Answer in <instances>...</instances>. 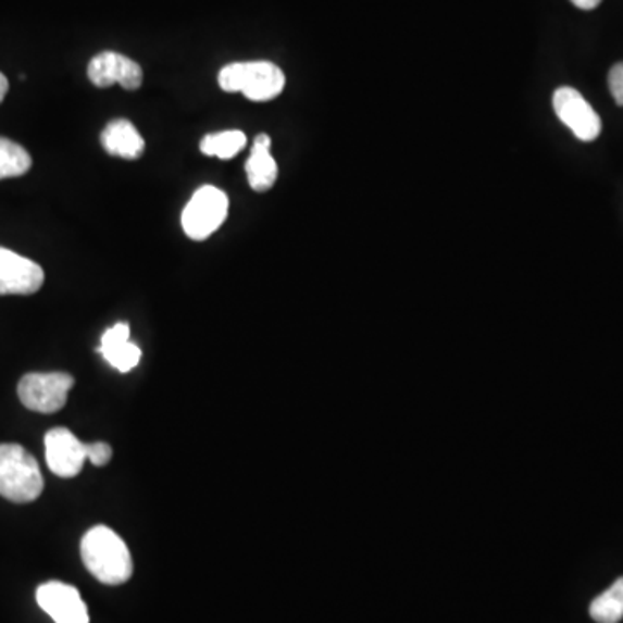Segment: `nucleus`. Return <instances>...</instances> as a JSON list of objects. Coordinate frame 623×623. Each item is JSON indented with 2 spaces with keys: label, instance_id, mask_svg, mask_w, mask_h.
I'll list each match as a JSON object with an SVG mask.
<instances>
[{
  "label": "nucleus",
  "instance_id": "9",
  "mask_svg": "<svg viewBox=\"0 0 623 623\" xmlns=\"http://www.w3.org/2000/svg\"><path fill=\"white\" fill-rule=\"evenodd\" d=\"M90 82L96 87H111L113 84H120L124 89L137 90L142 85V68L139 63L130 60L127 55L119 52H101L94 55L87 68Z\"/></svg>",
  "mask_w": 623,
  "mask_h": 623
},
{
  "label": "nucleus",
  "instance_id": "11",
  "mask_svg": "<svg viewBox=\"0 0 623 623\" xmlns=\"http://www.w3.org/2000/svg\"><path fill=\"white\" fill-rule=\"evenodd\" d=\"M99 352L120 373H128L140 361V348L132 344L130 327L125 323L115 324L102 335Z\"/></svg>",
  "mask_w": 623,
  "mask_h": 623
},
{
  "label": "nucleus",
  "instance_id": "16",
  "mask_svg": "<svg viewBox=\"0 0 623 623\" xmlns=\"http://www.w3.org/2000/svg\"><path fill=\"white\" fill-rule=\"evenodd\" d=\"M30 166V154L23 146L0 137V180L25 175Z\"/></svg>",
  "mask_w": 623,
  "mask_h": 623
},
{
  "label": "nucleus",
  "instance_id": "6",
  "mask_svg": "<svg viewBox=\"0 0 623 623\" xmlns=\"http://www.w3.org/2000/svg\"><path fill=\"white\" fill-rule=\"evenodd\" d=\"M552 107L558 119L575 134L577 139L584 142L598 139L601 134V119L577 89L560 87L552 96Z\"/></svg>",
  "mask_w": 623,
  "mask_h": 623
},
{
  "label": "nucleus",
  "instance_id": "8",
  "mask_svg": "<svg viewBox=\"0 0 623 623\" xmlns=\"http://www.w3.org/2000/svg\"><path fill=\"white\" fill-rule=\"evenodd\" d=\"M87 459V444H82L70 429L54 428L46 435V461L49 470L61 478L80 473Z\"/></svg>",
  "mask_w": 623,
  "mask_h": 623
},
{
  "label": "nucleus",
  "instance_id": "20",
  "mask_svg": "<svg viewBox=\"0 0 623 623\" xmlns=\"http://www.w3.org/2000/svg\"><path fill=\"white\" fill-rule=\"evenodd\" d=\"M8 90H9L8 78H5L4 75H2V73H0V102L4 101L5 94H8Z\"/></svg>",
  "mask_w": 623,
  "mask_h": 623
},
{
  "label": "nucleus",
  "instance_id": "18",
  "mask_svg": "<svg viewBox=\"0 0 623 623\" xmlns=\"http://www.w3.org/2000/svg\"><path fill=\"white\" fill-rule=\"evenodd\" d=\"M610 92L619 107H623V63H616L608 75Z\"/></svg>",
  "mask_w": 623,
  "mask_h": 623
},
{
  "label": "nucleus",
  "instance_id": "14",
  "mask_svg": "<svg viewBox=\"0 0 623 623\" xmlns=\"http://www.w3.org/2000/svg\"><path fill=\"white\" fill-rule=\"evenodd\" d=\"M589 613L598 623H619L623 619V577L590 602Z\"/></svg>",
  "mask_w": 623,
  "mask_h": 623
},
{
  "label": "nucleus",
  "instance_id": "3",
  "mask_svg": "<svg viewBox=\"0 0 623 623\" xmlns=\"http://www.w3.org/2000/svg\"><path fill=\"white\" fill-rule=\"evenodd\" d=\"M219 85L225 92H242L251 101L263 102L277 98L285 89L283 70L269 61L227 64L219 73Z\"/></svg>",
  "mask_w": 623,
  "mask_h": 623
},
{
  "label": "nucleus",
  "instance_id": "17",
  "mask_svg": "<svg viewBox=\"0 0 623 623\" xmlns=\"http://www.w3.org/2000/svg\"><path fill=\"white\" fill-rule=\"evenodd\" d=\"M113 450L104 441H96V444H87V459L92 462L94 466H107L111 461Z\"/></svg>",
  "mask_w": 623,
  "mask_h": 623
},
{
  "label": "nucleus",
  "instance_id": "1",
  "mask_svg": "<svg viewBox=\"0 0 623 623\" xmlns=\"http://www.w3.org/2000/svg\"><path fill=\"white\" fill-rule=\"evenodd\" d=\"M82 560L94 577L107 585L125 584L132 577L130 551L108 526H94L80 544Z\"/></svg>",
  "mask_w": 623,
  "mask_h": 623
},
{
  "label": "nucleus",
  "instance_id": "2",
  "mask_svg": "<svg viewBox=\"0 0 623 623\" xmlns=\"http://www.w3.org/2000/svg\"><path fill=\"white\" fill-rule=\"evenodd\" d=\"M43 478L39 462L28 450L16 444L0 446V496L26 504L39 499Z\"/></svg>",
  "mask_w": 623,
  "mask_h": 623
},
{
  "label": "nucleus",
  "instance_id": "10",
  "mask_svg": "<svg viewBox=\"0 0 623 623\" xmlns=\"http://www.w3.org/2000/svg\"><path fill=\"white\" fill-rule=\"evenodd\" d=\"M43 285L39 263L0 248V295H34Z\"/></svg>",
  "mask_w": 623,
  "mask_h": 623
},
{
  "label": "nucleus",
  "instance_id": "12",
  "mask_svg": "<svg viewBox=\"0 0 623 623\" xmlns=\"http://www.w3.org/2000/svg\"><path fill=\"white\" fill-rule=\"evenodd\" d=\"M102 148L108 154L137 160L145 154L146 142L128 120H113L101 134Z\"/></svg>",
  "mask_w": 623,
  "mask_h": 623
},
{
  "label": "nucleus",
  "instance_id": "4",
  "mask_svg": "<svg viewBox=\"0 0 623 623\" xmlns=\"http://www.w3.org/2000/svg\"><path fill=\"white\" fill-rule=\"evenodd\" d=\"M229 198L213 186H204L192 195L183 212V227L189 238H210L227 219Z\"/></svg>",
  "mask_w": 623,
  "mask_h": 623
},
{
  "label": "nucleus",
  "instance_id": "19",
  "mask_svg": "<svg viewBox=\"0 0 623 623\" xmlns=\"http://www.w3.org/2000/svg\"><path fill=\"white\" fill-rule=\"evenodd\" d=\"M572 4L577 5L578 9H584V11H590V9L598 8L601 0H572Z\"/></svg>",
  "mask_w": 623,
  "mask_h": 623
},
{
  "label": "nucleus",
  "instance_id": "7",
  "mask_svg": "<svg viewBox=\"0 0 623 623\" xmlns=\"http://www.w3.org/2000/svg\"><path fill=\"white\" fill-rule=\"evenodd\" d=\"M39 607L55 623H89V611L73 585L47 582L37 589Z\"/></svg>",
  "mask_w": 623,
  "mask_h": 623
},
{
  "label": "nucleus",
  "instance_id": "15",
  "mask_svg": "<svg viewBox=\"0 0 623 623\" xmlns=\"http://www.w3.org/2000/svg\"><path fill=\"white\" fill-rule=\"evenodd\" d=\"M247 146V136L241 130H225L210 134L201 140V153L207 157H216L221 160H230L241 153Z\"/></svg>",
  "mask_w": 623,
  "mask_h": 623
},
{
  "label": "nucleus",
  "instance_id": "5",
  "mask_svg": "<svg viewBox=\"0 0 623 623\" xmlns=\"http://www.w3.org/2000/svg\"><path fill=\"white\" fill-rule=\"evenodd\" d=\"M75 379L66 373H30L22 377L17 395L26 409L54 414L66 406Z\"/></svg>",
  "mask_w": 623,
  "mask_h": 623
},
{
  "label": "nucleus",
  "instance_id": "13",
  "mask_svg": "<svg viewBox=\"0 0 623 623\" xmlns=\"http://www.w3.org/2000/svg\"><path fill=\"white\" fill-rule=\"evenodd\" d=\"M248 183L257 192L269 191L276 184L279 169L271 154V137L265 134L257 136L247 162Z\"/></svg>",
  "mask_w": 623,
  "mask_h": 623
}]
</instances>
